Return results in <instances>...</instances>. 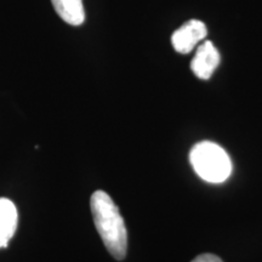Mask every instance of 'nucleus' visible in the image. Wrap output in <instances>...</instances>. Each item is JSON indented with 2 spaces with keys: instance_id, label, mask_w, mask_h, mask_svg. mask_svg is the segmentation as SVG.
<instances>
[{
  "instance_id": "2",
  "label": "nucleus",
  "mask_w": 262,
  "mask_h": 262,
  "mask_svg": "<svg viewBox=\"0 0 262 262\" xmlns=\"http://www.w3.org/2000/svg\"><path fill=\"white\" fill-rule=\"evenodd\" d=\"M189 160L199 178L210 183L224 182L232 172V163L226 150L210 141L196 143L189 153Z\"/></svg>"
},
{
  "instance_id": "7",
  "label": "nucleus",
  "mask_w": 262,
  "mask_h": 262,
  "mask_svg": "<svg viewBox=\"0 0 262 262\" xmlns=\"http://www.w3.org/2000/svg\"><path fill=\"white\" fill-rule=\"evenodd\" d=\"M192 262H224L220 257L212 254H203L195 257Z\"/></svg>"
},
{
  "instance_id": "5",
  "label": "nucleus",
  "mask_w": 262,
  "mask_h": 262,
  "mask_svg": "<svg viewBox=\"0 0 262 262\" xmlns=\"http://www.w3.org/2000/svg\"><path fill=\"white\" fill-rule=\"evenodd\" d=\"M18 214L14 203L0 198V248H6L17 228Z\"/></svg>"
},
{
  "instance_id": "3",
  "label": "nucleus",
  "mask_w": 262,
  "mask_h": 262,
  "mask_svg": "<svg viewBox=\"0 0 262 262\" xmlns=\"http://www.w3.org/2000/svg\"><path fill=\"white\" fill-rule=\"evenodd\" d=\"M208 34L204 22L199 19H191L181 26L172 34V47L179 54H189Z\"/></svg>"
},
{
  "instance_id": "4",
  "label": "nucleus",
  "mask_w": 262,
  "mask_h": 262,
  "mask_svg": "<svg viewBox=\"0 0 262 262\" xmlns=\"http://www.w3.org/2000/svg\"><path fill=\"white\" fill-rule=\"evenodd\" d=\"M220 64V54L211 41L206 40L196 49L191 68L199 79H209Z\"/></svg>"
},
{
  "instance_id": "6",
  "label": "nucleus",
  "mask_w": 262,
  "mask_h": 262,
  "mask_svg": "<svg viewBox=\"0 0 262 262\" xmlns=\"http://www.w3.org/2000/svg\"><path fill=\"white\" fill-rule=\"evenodd\" d=\"M57 15L71 26H80L85 21L83 0H51Z\"/></svg>"
},
{
  "instance_id": "1",
  "label": "nucleus",
  "mask_w": 262,
  "mask_h": 262,
  "mask_svg": "<svg viewBox=\"0 0 262 262\" xmlns=\"http://www.w3.org/2000/svg\"><path fill=\"white\" fill-rule=\"evenodd\" d=\"M91 212L98 234L102 238L108 253L122 261L126 256L127 233L119 209L103 191L93 193L90 199Z\"/></svg>"
}]
</instances>
